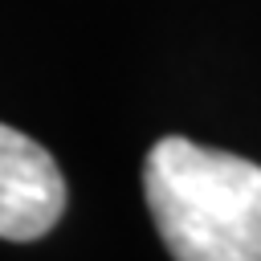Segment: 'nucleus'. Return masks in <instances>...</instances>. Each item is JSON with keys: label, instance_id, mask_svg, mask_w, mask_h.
Instances as JSON below:
<instances>
[{"label": "nucleus", "instance_id": "nucleus-1", "mask_svg": "<svg viewBox=\"0 0 261 261\" xmlns=\"http://www.w3.org/2000/svg\"><path fill=\"white\" fill-rule=\"evenodd\" d=\"M143 196L175 261H261V163L167 135L147 151Z\"/></svg>", "mask_w": 261, "mask_h": 261}, {"label": "nucleus", "instance_id": "nucleus-2", "mask_svg": "<svg viewBox=\"0 0 261 261\" xmlns=\"http://www.w3.org/2000/svg\"><path fill=\"white\" fill-rule=\"evenodd\" d=\"M65 212V179L53 155L0 122V237L37 241Z\"/></svg>", "mask_w": 261, "mask_h": 261}]
</instances>
